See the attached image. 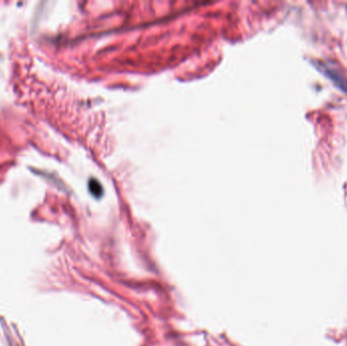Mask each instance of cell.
I'll return each mask as SVG.
<instances>
[{
    "mask_svg": "<svg viewBox=\"0 0 347 346\" xmlns=\"http://www.w3.org/2000/svg\"><path fill=\"white\" fill-rule=\"evenodd\" d=\"M90 189L91 193L93 194L94 193V190H99V192H101L102 190V186L100 185V183L96 180H91V183H90Z\"/></svg>",
    "mask_w": 347,
    "mask_h": 346,
    "instance_id": "1",
    "label": "cell"
}]
</instances>
